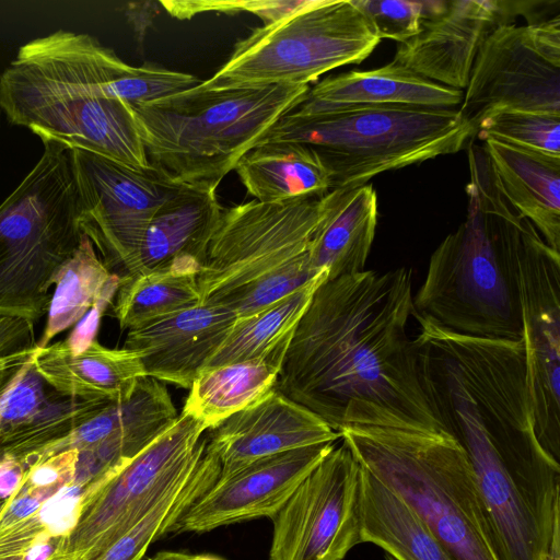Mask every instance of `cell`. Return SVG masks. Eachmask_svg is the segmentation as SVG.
<instances>
[{
  "instance_id": "9",
  "label": "cell",
  "mask_w": 560,
  "mask_h": 560,
  "mask_svg": "<svg viewBox=\"0 0 560 560\" xmlns=\"http://www.w3.org/2000/svg\"><path fill=\"white\" fill-rule=\"evenodd\" d=\"M380 40L352 0H304L238 40L225 63L199 86L308 85L329 70L362 62Z\"/></svg>"
},
{
  "instance_id": "16",
  "label": "cell",
  "mask_w": 560,
  "mask_h": 560,
  "mask_svg": "<svg viewBox=\"0 0 560 560\" xmlns=\"http://www.w3.org/2000/svg\"><path fill=\"white\" fill-rule=\"evenodd\" d=\"M512 16L510 1L435 0L420 32L398 44L393 61L439 84L466 89L480 46Z\"/></svg>"
},
{
  "instance_id": "21",
  "label": "cell",
  "mask_w": 560,
  "mask_h": 560,
  "mask_svg": "<svg viewBox=\"0 0 560 560\" xmlns=\"http://www.w3.org/2000/svg\"><path fill=\"white\" fill-rule=\"evenodd\" d=\"M483 141L482 148L505 200L560 254V156L493 138Z\"/></svg>"
},
{
  "instance_id": "2",
  "label": "cell",
  "mask_w": 560,
  "mask_h": 560,
  "mask_svg": "<svg viewBox=\"0 0 560 560\" xmlns=\"http://www.w3.org/2000/svg\"><path fill=\"white\" fill-rule=\"evenodd\" d=\"M127 66L95 37L58 30L20 47L0 75V109L39 138L147 170L132 107L107 89Z\"/></svg>"
},
{
  "instance_id": "23",
  "label": "cell",
  "mask_w": 560,
  "mask_h": 560,
  "mask_svg": "<svg viewBox=\"0 0 560 560\" xmlns=\"http://www.w3.org/2000/svg\"><path fill=\"white\" fill-rule=\"evenodd\" d=\"M464 93L433 82L392 61L381 68L349 71L315 84L306 102L316 105H412L457 107Z\"/></svg>"
},
{
  "instance_id": "8",
  "label": "cell",
  "mask_w": 560,
  "mask_h": 560,
  "mask_svg": "<svg viewBox=\"0 0 560 560\" xmlns=\"http://www.w3.org/2000/svg\"><path fill=\"white\" fill-rule=\"evenodd\" d=\"M40 139V159L0 205V317L34 324L83 237L70 149Z\"/></svg>"
},
{
  "instance_id": "10",
  "label": "cell",
  "mask_w": 560,
  "mask_h": 560,
  "mask_svg": "<svg viewBox=\"0 0 560 560\" xmlns=\"http://www.w3.org/2000/svg\"><path fill=\"white\" fill-rule=\"evenodd\" d=\"M206 431L182 412L132 459L86 486L62 560H95L124 536L205 448Z\"/></svg>"
},
{
  "instance_id": "33",
  "label": "cell",
  "mask_w": 560,
  "mask_h": 560,
  "mask_svg": "<svg viewBox=\"0 0 560 560\" xmlns=\"http://www.w3.org/2000/svg\"><path fill=\"white\" fill-rule=\"evenodd\" d=\"M106 400H88L57 393L26 423L0 440V454L20 459L28 453L65 438L96 415Z\"/></svg>"
},
{
  "instance_id": "13",
  "label": "cell",
  "mask_w": 560,
  "mask_h": 560,
  "mask_svg": "<svg viewBox=\"0 0 560 560\" xmlns=\"http://www.w3.org/2000/svg\"><path fill=\"white\" fill-rule=\"evenodd\" d=\"M526 382L537 439L560 455V254L526 220L518 253Z\"/></svg>"
},
{
  "instance_id": "41",
  "label": "cell",
  "mask_w": 560,
  "mask_h": 560,
  "mask_svg": "<svg viewBox=\"0 0 560 560\" xmlns=\"http://www.w3.org/2000/svg\"><path fill=\"white\" fill-rule=\"evenodd\" d=\"M34 323L11 317H0V339H18L36 342Z\"/></svg>"
},
{
  "instance_id": "40",
  "label": "cell",
  "mask_w": 560,
  "mask_h": 560,
  "mask_svg": "<svg viewBox=\"0 0 560 560\" xmlns=\"http://www.w3.org/2000/svg\"><path fill=\"white\" fill-rule=\"evenodd\" d=\"M125 14L136 33L143 36L156 14V9L152 2H132L126 5Z\"/></svg>"
},
{
  "instance_id": "43",
  "label": "cell",
  "mask_w": 560,
  "mask_h": 560,
  "mask_svg": "<svg viewBox=\"0 0 560 560\" xmlns=\"http://www.w3.org/2000/svg\"><path fill=\"white\" fill-rule=\"evenodd\" d=\"M189 553L180 551H160L147 560H187Z\"/></svg>"
},
{
  "instance_id": "6",
  "label": "cell",
  "mask_w": 560,
  "mask_h": 560,
  "mask_svg": "<svg viewBox=\"0 0 560 560\" xmlns=\"http://www.w3.org/2000/svg\"><path fill=\"white\" fill-rule=\"evenodd\" d=\"M340 439L456 560H500L471 464L452 435L358 425L341 430Z\"/></svg>"
},
{
  "instance_id": "14",
  "label": "cell",
  "mask_w": 560,
  "mask_h": 560,
  "mask_svg": "<svg viewBox=\"0 0 560 560\" xmlns=\"http://www.w3.org/2000/svg\"><path fill=\"white\" fill-rule=\"evenodd\" d=\"M458 110L475 132L497 110L560 115V65L539 50L527 25H500L478 50Z\"/></svg>"
},
{
  "instance_id": "5",
  "label": "cell",
  "mask_w": 560,
  "mask_h": 560,
  "mask_svg": "<svg viewBox=\"0 0 560 560\" xmlns=\"http://www.w3.org/2000/svg\"><path fill=\"white\" fill-rule=\"evenodd\" d=\"M475 133L458 107L327 106L304 101L269 128L257 145L307 144L329 170L331 189H353L381 173L454 154Z\"/></svg>"
},
{
  "instance_id": "11",
  "label": "cell",
  "mask_w": 560,
  "mask_h": 560,
  "mask_svg": "<svg viewBox=\"0 0 560 560\" xmlns=\"http://www.w3.org/2000/svg\"><path fill=\"white\" fill-rule=\"evenodd\" d=\"M70 156L81 231L107 269L126 277L152 217L179 185L152 166L135 170L80 149Z\"/></svg>"
},
{
  "instance_id": "26",
  "label": "cell",
  "mask_w": 560,
  "mask_h": 560,
  "mask_svg": "<svg viewBox=\"0 0 560 560\" xmlns=\"http://www.w3.org/2000/svg\"><path fill=\"white\" fill-rule=\"evenodd\" d=\"M361 541L395 560H456L397 493L362 467Z\"/></svg>"
},
{
  "instance_id": "1",
  "label": "cell",
  "mask_w": 560,
  "mask_h": 560,
  "mask_svg": "<svg viewBox=\"0 0 560 560\" xmlns=\"http://www.w3.org/2000/svg\"><path fill=\"white\" fill-rule=\"evenodd\" d=\"M411 271L363 270L323 281L298 322L276 388L334 431H444L420 384Z\"/></svg>"
},
{
  "instance_id": "44",
  "label": "cell",
  "mask_w": 560,
  "mask_h": 560,
  "mask_svg": "<svg viewBox=\"0 0 560 560\" xmlns=\"http://www.w3.org/2000/svg\"><path fill=\"white\" fill-rule=\"evenodd\" d=\"M187 560H223L213 555H189Z\"/></svg>"
},
{
  "instance_id": "39",
  "label": "cell",
  "mask_w": 560,
  "mask_h": 560,
  "mask_svg": "<svg viewBox=\"0 0 560 560\" xmlns=\"http://www.w3.org/2000/svg\"><path fill=\"white\" fill-rule=\"evenodd\" d=\"M25 468L10 454H0V501L10 498L22 485Z\"/></svg>"
},
{
  "instance_id": "22",
  "label": "cell",
  "mask_w": 560,
  "mask_h": 560,
  "mask_svg": "<svg viewBox=\"0 0 560 560\" xmlns=\"http://www.w3.org/2000/svg\"><path fill=\"white\" fill-rule=\"evenodd\" d=\"M377 195L372 185L330 189L310 246V262L331 280L364 270L377 225Z\"/></svg>"
},
{
  "instance_id": "20",
  "label": "cell",
  "mask_w": 560,
  "mask_h": 560,
  "mask_svg": "<svg viewBox=\"0 0 560 560\" xmlns=\"http://www.w3.org/2000/svg\"><path fill=\"white\" fill-rule=\"evenodd\" d=\"M33 365L57 393L88 400L127 399L139 380L147 376L137 352L110 349L97 339L80 352L71 351L63 340L36 347Z\"/></svg>"
},
{
  "instance_id": "7",
  "label": "cell",
  "mask_w": 560,
  "mask_h": 560,
  "mask_svg": "<svg viewBox=\"0 0 560 560\" xmlns=\"http://www.w3.org/2000/svg\"><path fill=\"white\" fill-rule=\"evenodd\" d=\"M323 196L223 209L197 275L201 303L253 315L323 272L310 262Z\"/></svg>"
},
{
  "instance_id": "46",
  "label": "cell",
  "mask_w": 560,
  "mask_h": 560,
  "mask_svg": "<svg viewBox=\"0 0 560 560\" xmlns=\"http://www.w3.org/2000/svg\"><path fill=\"white\" fill-rule=\"evenodd\" d=\"M2 396H3V387H2V384L0 382V401H1Z\"/></svg>"
},
{
  "instance_id": "28",
  "label": "cell",
  "mask_w": 560,
  "mask_h": 560,
  "mask_svg": "<svg viewBox=\"0 0 560 560\" xmlns=\"http://www.w3.org/2000/svg\"><path fill=\"white\" fill-rule=\"evenodd\" d=\"M119 283L120 277L107 269L83 234L56 278L45 329L36 347H47L58 334L75 326L101 299L115 295Z\"/></svg>"
},
{
  "instance_id": "35",
  "label": "cell",
  "mask_w": 560,
  "mask_h": 560,
  "mask_svg": "<svg viewBox=\"0 0 560 560\" xmlns=\"http://www.w3.org/2000/svg\"><path fill=\"white\" fill-rule=\"evenodd\" d=\"M201 83L192 74L156 67L127 66L108 83L109 94L130 106L155 102Z\"/></svg>"
},
{
  "instance_id": "4",
  "label": "cell",
  "mask_w": 560,
  "mask_h": 560,
  "mask_svg": "<svg viewBox=\"0 0 560 560\" xmlns=\"http://www.w3.org/2000/svg\"><path fill=\"white\" fill-rule=\"evenodd\" d=\"M306 84L203 89L131 106L149 163L177 185H218L281 117L306 100Z\"/></svg>"
},
{
  "instance_id": "27",
  "label": "cell",
  "mask_w": 560,
  "mask_h": 560,
  "mask_svg": "<svg viewBox=\"0 0 560 560\" xmlns=\"http://www.w3.org/2000/svg\"><path fill=\"white\" fill-rule=\"evenodd\" d=\"M178 415L164 383L144 376L139 380L133 394L120 401L107 402L96 415L68 435L48 443L20 458L26 469L55 454L75 450L88 451L112 434L147 425H170Z\"/></svg>"
},
{
  "instance_id": "25",
  "label": "cell",
  "mask_w": 560,
  "mask_h": 560,
  "mask_svg": "<svg viewBox=\"0 0 560 560\" xmlns=\"http://www.w3.org/2000/svg\"><path fill=\"white\" fill-rule=\"evenodd\" d=\"M292 334L261 358L202 370L182 412L210 430L266 395L277 385Z\"/></svg>"
},
{
  "instance_id": "31",
  "label": "cell",
  "mask_w": 560,
  "mask_h": 560,
  "mask_svg": "<svg viewBox=\"0 0 560 560\" xmlns=\"http://www.w3.org/2000/svg\"><path fill=\"white\" fill-rule=\"evenodd\" d=\"M201 303L197 273L165 270L120 278L113 315L121 330L183 312Z\"/></svg>"
},
{
  "instance_id": "37",
  "label": "cell",
  "mask_w": 560,
  "mask_h": 560,
  "mask_svg": "<svg viewBox=\"0 0 560 560\" xmlns=\"http://www.w3.org/2000/svg\"><path fill=\"white\" fill-rule=\"evenodd\" d=\"M303 3V0H256V1H163L165 10L178 19L191 16L209 11L223 13L250 12L264 22V25L273 23Z\"/></svg>"
},
{
  "instance_id": "3",
  "label": "cell",
  "mask_w": 560,
  "mask_h": 560,
  "mask_svg": "<svg viewBox=\"0 0 560 560\" xmlns=\"http://www.w3.org/2000/svg\"><path fill=\"white\" fill-rule=\"evenodd\" d=\"M465 221L430 257L413 313L464 336L523 338L518 253L527 219L501 194L483 148L469 143Z\"/></svg>"
},
{
  "instance_id": "19",
  "label": "cell",
  "mask_w": 560,
  "mask_h": 560,
  "mask_svg": "<svg viewBox=\"0 0 560 560\" xmlns=\"http://www.w3.org/2000/svg\"><path fill=\"white\" fill-rule=\"evenodd\" d=\"M217 188L179 185L152 217L126 277L165 270L198 275L223 212Z\"/></svg>"
},
{
  "instance_id": "18",
  "label": "cell",
  "mask_w": 560,
  "mask_h": 560,
  "mask_svg": "<svg viewBox=\"0 0 560 560\" xmlns=\"http://www.w3.org/2000/svg\"><path fill=\"white\" fill-rule=\"evenodd\" d=\"M236 319L224 306L200 303L127 330L124 348L139 354L147 376L189 389Z\"/></svg>"
},
{
  "instance_id": "32",
  "label": "cell",
  "mask_w": 560,
  "mask_h": 560,
  "mask_svg": "<svg viewBox=\"0 0 560 560\" xmlns=\"http://www.w3.org/2000/svg\"><path fill=\"white\" fill-rule=\"evenodd\" d=\"M81 495L62 488L32 516L0 522V560H61L80 513Z\"/></svg>"
},
{
  "instance_id": "17",
  "label": "cell",
  "mask_w": 560,
  "mask_h": 560,
  "mask_svg": "<svg viewBox=\"0 0 560 560\" xmlns=\"http://www.w3.org/2000/svg\"><path fill=\"white\" fill-rule=\"evenodd\" d=\"M339 439L340 433L275 387L210 429L206 451L218 459L219 476H225L262 457Z\"/></svg>"
},
{
  "instance_id": "24",
  "label": "cell",
  "mask_w": 560,
  "mask_h": 560,
  "mask_svg": "<svg viewBox=\"0 0 560 560\" xmlns=\"http://www.w3.org/2000/svg\"><path fill=\"white\" fill-rule=\"evenodd\" d=\"M234 170L247 194L262 203L323 196L331 189V174L318 153L299 142L259 144Z\"/></svg>"
},
{
  "instance_id": "38",
  "label": "cell",
  "mask_w": 560,
  "mask_h": 560,
  "mask_svg": "<svg viewBox=\"0 0 560 560\" xmlns=\"http://www.w3.org/2000/svg\"><path fill=\"white\" fill-rule=\"evenodd\" d=\"M114 295H106L101 299L91 311L74 326L71 334L63 342L73 352L83 351L96 339L100 319Z\"/></svg>"
},
{
  "instance_id": "42",
  "label": "cell",
  "mask_w": 560,
  "mask_h": 560,
  "mask_svg": "<svg viewBox=\"0 0 560 560\" xmlns=\"http://www.w3.org/2000/svg\"><path fill=\"white\" fill-rule=\"evenodd\" d=\"M36 347L35 342L18 339H0V357Z\"/></svg>"
},
{
  "instance_id": "12",
  "label": "cell",
  "mask_w": 560,
  "mask_h": 560,
  "mask_svg": "<svg viewBox=\"0 0 560 560\" xmlns=\"http://www.w3.org/2000/svg\"><path fill=\"white\" fill-rule=\"evenodd\" d=\"M269 560H343L361 541V466L336 445L271 518Z\"/></svg>"
},
{
  "instance_id": "30",
  "label": "cell",
  "mask_w": 560,
  "mask_h": 560,
  "mask_svg": "<svg viewBox=\"0 0 560 560\" xmlns=\"http://www.w3.org/2000/svg\"><path fill=\"white\" fill-rule=\"evenodd\" d=\"M326 279L327 273L323 272L268 307L247 317L237 318L205 369L249 361L272 351L293 332L313 293Z\"/></svg>"
},
{
  "instance_id": "15",
  "label": "cell",
  "mask_w": 560,
  "mask_h": 560,
  "mask_svg": "<svg viewBox=\"0 0 560 560\" xmlns=\"http://www.w3.org/2000/svg\"><path fill=\"white\" fill-rule=\"evenodd\" d=\"M335 444L278 453L219 476L180 516L171 534H201L245 521L271 520Z\"/></svg>"
},
{
  "instance_id": "45",
  "label": "cell",
  "mask_w": 560,
  "mask_h": 560,
  "mask_svg": "<svg viewBox=\"0 0 560 560\" xmlns=\"http://www.w3.org/2000/svg\"><path fill=\"white\" fill-rule=\"evenodd\" d=\"M383 560H395L393 557H390L389 555L385 553Z\"/></svg>"
},
{
  "instance_id": "34",
  "label": "cell",
  "mask_w": 560,
  "mask_h": 560,
  "mask_svg": "<svg viewBox=\"0 0 560 560\" xmlns=\"http://www.w3.org/2000/svg\"><path fill=\"white\" fill-rule=\"evenodd\" d=\"M476 136L560 156V115L497 110L479 120Z\"/></svg>"
},
{
  "instance_id": "36",
  "label": "cell",
  "mask_w": 560,
  "mask_h": 560,
  "mask_svg": "<svg viewBox=\"0 0 560 560\" xmlns=\"http://www.w3.org/2000/svg\"><path fill=\"white\" fill-rule=\"evenodd\" d=\"M368 19L380 39L405 43L416 36L423 19L433 9L435 0H352Z\"/></svg>"
},
{
  "instance_id": "29",
  "label": "cell",
  "mask_w": 560,
  "mask_h": 560,
  "mask_svg": "<svg viewBox=\"0 0 560 560\" xmlns=\"http://www.w3.org/2000/svg\"><path fill=\"white\" fill-rule=\"evenodd\" d=\"M220 470L218 459L202 450L172 488L95 560H142L149 547L171 534L180 516L215 482Z\"/></svg>"
}]
</instances>
